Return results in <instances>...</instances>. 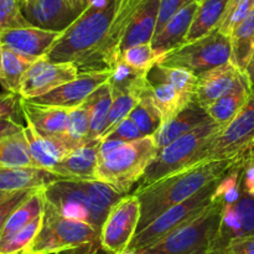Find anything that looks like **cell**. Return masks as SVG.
<instances>
[{"label": "cell", "mask_w": 254, "mask_h": 254, "mask_svg": "<svg viewBox=\"0 0 254 254\" xmlns=\"http://www.w3.org/2000/svg\"><path fill=\"white\" fill-rule=\"evenodd\" d=\"M37 60L27 59L9 49L2 52V67L0 74V84L9 93L19 94L24 76Z\"/></svg>", "instance_id": "obj_33"}, {"label": "cell", "mask_w": 254, "mask_h": 254, "mask_svg": "<svg viewBox=\"0 0 254 254\" xmlns=\"http://www.w3.org/2000/svg\"><path fill=\"white\" fill-rule=\"evenodd\" d=\"M223 178L217 179L206 185L192 197L179 203V205L173 206L163 215L159 216L156 220L149 223L145 228L138 231L129 246L128 252H143V251L153 247L171 232L203 212L206 207L212 202L216 189Z\"/></svg>", "instance_id": "obj_7"}, {"label": "cell", "mask_w": 254, "mask_h": 254, "mask_svg": "<svg viewBox=\"0 0 254 254\" xmlns=\"http://www.w3.org/2000/svg\"><path fill=\"white\" fill-rule=\"evenodd\" d=\"M14 192H15V191H14ZM11 193L12 192H7V191H0V202H2L4 200H6V198L9 197Z\"/></svg>", "instance_id": "obj_51"}, {"label": "cell", "mask_w": 254, "mask_h": 254, "mask_svg": "<svg viewBox=\"0 0 254 254\" xmlns=\"http://www.w3.org/2000/svg\"><path fill=\"white\" fill-rule=\"evenodd\" d=\"M99 144L101 139L89 141L71 151L61 163L57 164L52 173L68 180H97Z\"/></svg>", "instance_id": "obj_19"}, {"label": "cell", "mask_w": 254, "mask_h": 254, "mask_svg": "<svg viewBox=\"0 0 254 254\" xmlns=\"http://www.w3.org/2000/svg\"><path fill=\"white\" fill-rule=\"evenodd\" d=\"M45 202L64 218L89 223L92 220V206L82 180L61 179L45 188Z\"/></svg>", "instance_id": "obj_12"}, {"label": "cell", "mask_w": 254, "mask_h": 254, "mask_svg": "<svg viewBox=\"0 0 254 254\" xmlns=\"http://www.w3.org/2000/svg\"><path fill=\"white\" fill-rule=\"evenodd\" d=\"M98 241L99 231L93 226L62 217L45 202L42 227L25 254H60Z\"/></svg>", "instance_id": "obj_6"}, {"label": "cell", "mask_w": 254, "mask_h": 254, "mask_svg": "<svg viewBox=\"0 0 254 254\" xmlns=\"http://www.w3.org/2000/svg\"><path fill=\"white\" fill-rule=\"evenodd\" d=\"M197 7L198 1L189 4L188 6L181 9L178 14L174 15L169 20L168 24L163 27V30L153 37L151 49L160 57V60L166 54L185 44L186 36L190 31Z\"/></svg>", "instance_id": "obj_20"}, {"label": "cell", "mask_w": 254, "mask_h": 254, "mask_svg": "<svg viewBox=\"0 0 254 254\" xmlns=\"http://www.w3.org/2000/svg\"><path fill=\"white\" fill-rule=\"evenodd\" d=\"M223 254H254V235L230 241Z\"/></svg>", "instance_id": "obj_45"}, {"label": "cell", "mask_w": 254, "mask_h": 254, "mask_svg": "<svg viewBox=\"0 0 254 254\" xmlns=\"http://www.w3.org/2000/svg\"><path fill=\"white\" fill-rule=\"evenodd\" d=\"M231 0H201L185 44L193 42L217 30L225 17Z\"/></svg>", "instance_id": "obj_26"}, {"label": "cell", "mask_w": 254, "mask_h": 254, "mask_svg": "<svg viewBox=\"0 0 254 254\" xmlns=\"http://www.w3.org/2000/svg\"><path fill=\"white\" fill-rule=\"evenodd\" d=\"M0 168H36L25 133L0 139Z\"/></svg>", "instance_id": "obj_34"}, {"label": "cell", "mask_w": 254, "mask_h": 254, "mask_svg": "<svg viewBox=\"0 0 254 254\" xmlns=\"http://www.w3.org/2000/svg\"><path fill=\"white\" fill-rule=\"evenodd\" d=\"M25 127L15 122L11 117H4L0 118V139L9 138V136L16 135V134L22 133Z\"/></svg>", "instance_id": "obj_47"}, {"label": "cell", "mask_w": 254, "mask_h": 254, "mask_svg": "<svg viewBox=\"0 0 254 254\" xmlns=\"http://www.w3.org/2000/svg\"><path fill=\"white\" fill-rule=\"evenodd\" d=\"M197 1H198V2H200V1H201V0H197Z\"/></svg>", "instance_id": "obj_56"}, {"label": "cell", "mask_w": 254, "mask_h": 254, "mask_svg": "<svg viewBox=\"0 0 254 254\" xmlns=\"http://www.w3.org/2000/svg\"><path fill=\"white\" fill-rule=\"evenodd\" d=\"M62 32L39 27H22L0 32V44L21 56L31 60L45 57Z\"/></svg>", "instance_id": "obj_16"}, {"label": "cell", "mask_w": 254, "mask_h": 254, "mask_svg": "<svg viewBox=\"0 0 254 254\" xmlns=\"http://www.w3.org/2000/svg\"><path fill=\"white\" fill-rule=\"evenodd\" d=\"M61 176L35 168H0V191L27 190V189H42L57 180Z\"/></svg>", "instance_id": "obj_25"}, {"label": "cell", "mask_w": 254, "mask_h": 254, "mask_svg": "<svg viewBox=\"0 0 254 254\" xmlns=\"http://www.w3.org/2000/svg\"><path fill=\"white\" fill-rule=\"evenodd\" d=\"M254 235V195L241 189V195L235 202L225 203L218 233V250H225L235 238Z\"/></svg>", "instance_id": "obj_15"}, {"label": "cell", "mask_w": 254, "mask_h": 254, "mask_svg": "<svg viewBox=\"0 0 254 254\" xmlns=\"http://www.w3.org/2000/svg\"><path fill=\"white\" fill-rule=\"evenodd\" d=\"M243 73L232 62L205 72L198 76L195 102L207 111L215 102L235 88Z\"/></svg>", "instance_id": "obj_18"}, {"label": "cell", "mask_w": 254, "mask_h": 254, "mask_svg": "<svg viewBox=\"0 0 254 254\" xmlns=\"http://www.w3.org/2000/svg\"><path fill=\"white\" fill-rule=\"evenodd\" d=\"M121 59L124 64L141 73H149L160 61V57L151 49V44L130 47L122 52Z\"/></svg>", "instance_id": "obj_38"}, {"label": "cell", "mask_w": 254, "mask_h": 254, "mask_svg": "<svg viewBox=\"0 0 254 254\" xmlns=\"http://www.w3.org/2000/svg\"><path fill=\"white\" fill-rule=\"evenodd\" d=\"M69 1H71V4L73 5V6L76 7V9L79 10V7H78V0H69ZM79 11H81V10H79ZM81 12H82V11H81Z\"/></svg>", "instance_id": "obj_53"}, {"label": "cell", "mask_w": 254, "mask_h": 254, "mask_svg": "<svg viewBox=\"0 0 254 254\" xmlns=\"http://www.w3.org/2000/svg\"><path fill=\"white\" fill-rule=\"evenodd\" d=\"M78 74L79 69L74 64H56L49 61L46 57H41L32 64L24 76L19 96L27 101L37 98L73 81Z\"/></svg>", "instance_id": "obj_11"}, {"label": "cell", "mask_w": 254, "mask_h": 254, "mask_svg": "<svg viewBox=\"0 0 254 254\" xmlns=\"http://www.w3.org/2000/svg\"><path fill=\"white\" fill-rule=\"evenodd\" d=\"M30 26L17 0H0V32Z\"/></svg>", "instance_id": "obj_41"}, {"label": "cell", "mask_w": 254, "mask_h": 254, "mask_svg": "<svg viewBox=\"0 0 254 254\" xmlns=\"http://www.w3.org/2000/svg\"><path fill=\"white\" fill-rule=\"evenodd\" d=\"M2 52H4V47L0 44V74H1V67H2Z\"/></svg>", "instance_id": "obj_52"}, {"label": "cell", "mask_w": 254, "mask_h": 254, "mask_svg": "<svg viewBox=\"0 0 254 254\" xmlns=\"http://www.w3.org/2000/svg\"><path fill=\"white\" fill-rule=\"evenodd\" d=\"M20 98L19 94L14 93H1L0 94V118L4 117L15 116L17 109L20 108Z\"/></svg>", "instance_id": "obj_46"}, {"label": "cell", "mask_w": 254, "mask_h": 254, "mask_svg": "<svg viewBox=\"0 0 254 254\" xmlns=\"http://www.w3.org/2000/svg\"><path fill=\"white\" fill-rule=\"evenodd\" d=\"M247 163H253V164H254V155L252 156V158H250V159H248V160L246 161L245 164H247ZM245 164H243V165H245Z\"/></svg>", "instance_id": "obj_54"}, {"label": "cell", "mask_w": 254, "mask_h": 254, "mask_svg": "<svg viewBox=\"0 0 254 254\" xmlns=\"http://www.w3.org/2000/svg\"><path fill=\"white\" fill-rule=\"evenodd\" d=\"M237 165V160L202 161L160 179L143 189H135L133 195L140 201L141 215L138 231L163 215L173 206L192 197L206 185L227 175Z\"/></svg>", "instance_id": "obj_1"}, {"label": "cell", "mask_w": 254, "mask_h": 254, "mask_svg": "<svg viewBox=\"0 0 254 254\" xmlns=\"http://www.w3.org/2000/svg\"><path fill=\"white\" fill-rule=\"evenodd\" d=\"M144 138L143 133L139 130L138 127L135 126L133 121L129 118H126L122 121L111 133L104 135L101 140H117L122 141V143H130V141L139 140V139Z\"/></svg>", "instance_id": "obj_42"}, {"label": "cell", "mask_w": 254, "mask_h": 254, "mask_svg": "<svg viewBox=\"0 0 254 254\" xmlns=\"http://www.w3.org/2000/svg\"><path fill=\"white\" fill-rule=\"evenodd\" d=\"M39 189H27V190H20L12 192L6 200L0 202V233H1L2 228H4L5 223L10 218L15 210L21 205L24 201H26L32 193Z\"/></svg>", "instance_id": "obj_43"}, {"label": "cell", "mask_w": 254, "mask_h": 254, "mask_svg": "<svg viewBox=\"0 0 254 254\" xmlns=\"http://www.w3.org/2000/svg\"><path fill=\"white\" fill-rule=\"evenodd\" d=\"M141 94L138 93H119L114 94L113 102H112L111 111L108 114V123H107V129L104 134L102 135H107L111 133L122 121L128 118L130 112L133 111L134 107L138 104L139 99H140ZM101 138V139H102Z\"/></svg>", "instance_id": "obj_39"}, {"label": "cell", "mask_w": 254, "mask_h": 254, "mask_svg": "<svg viewBox=\"0 0 254 254\" xmlns=\"http://www.w3.org/2000/svg\"><path fill=\"white\" fill-rule=\"evenodd\" d=\"M231 57V37L215 30L196 41L184 44L170 51L163 56L158 64L188 69L198 77L210 69L230 64Z\"/></svg>", "instance_id": "obj_8"}, {"label": "cell", "mask_w": 254, "mask_h": 254, "mask_svg": "<svg viewBox=\"0 0 254 254\" xmlns=\"http://www.w3.org/2000/svg\"><path fill=\"white\" fill-rule=\"evenodd\" d=\"M151 96L164 123L175 118L184 109L195 102V97L180 93L166 82H150Z\"/></svg>", "instance_id": "obj_28"}, {"label": "cell", "mask_w": 254, "mask_h": 254, "mask_svg": "<svg viewBox=\"0 0 254 254\" xmlns=\"http://www.w3.org/2000/svg\"><path fill=\"white\" fill-rule=\"evenodd\" d=\"M17 1H19L20 6H22V5H24V4H25V2H26V0H17Z\"/></svg>", "instance_id": "obj_55"}, {"label": "cell", "mask_w": 254, "mask_h": 254, "mask_svg": "<svg viewBox=\"0 0 254 254\" xmlns=\"http://www.w3.org/2000/svg\"><path fill=\"white\" fill-rule=\"evenodd\" d=\"M22 14L31 26L64 32L81 11L69 0H26Z\"/></svg>", "instance_id": "obj_14"}, {"label": "cell", "mask_w": 254, "mask_h": 254, "mask_svg": "<svg viewBox=\"0 0 254 254\" xmlns=\"http://www.w3.org/2000/svg\"><path fill=\"white\" fill-rule=\"evenodd\" d=\"M128 118L135 123V126L138 127L144 136H154L160 130L164 121L160 112L154 103L150 84L141 93L138 104L134 107Z\"/></svg>", "instance_id": "obj_32"}, {"label": "cell", "mask_w": 254, "mask_h": 254, "mask_svg": "<svg viewBox=\"0 0 254 254\" xmlns=\"http://www.w3.org/2000/svg\"><path fill=\"white\" fill-rule=\"evenodd\" d=\"M92 206V220L93 227L101 231L104 220L111 208L123 197L111 185L99 180H82Z\"/></svg>", "instance_id": "obj_27"}, {"label": "cell", "mask_w": 254, "mask_h": 254, "mask_svg": "<svg viewBox=\"0 0 254 254\" xmlns=\"http://www.w3.org/2000/svg\"><path fill=\"white\" fill-rule=\"evenodd\" d=\"M92 1H93V0H78V7H79V10H81V11H83V10L86 9V7L88 6V5L91 4Z\"/></svg>", "instance_id": "obj_50"}, {"label": "cell", "mask_w": 254, "mask_h": 254, "mask_svg": "<svg viewBox=\"0 0 254 254\" xmlns=\"http://www.w3.org/2000/svg\"><path fill=\"white\" fill-rule=\"evenodd\" d=\"M20 109L26 123L31 124L39 133L45 135H61L66 133L71 109L41 106L22 98H20Z\"/></svg>", "instance_id": "obj_22"}, {"label": "cell", "mask_w": 254, "mask_h": 254, "mask_svg": "<svg viewBox=\"0 0 254 254\" xmlns=\"http://www.w3.org/2000/svg\"><path fill=\"white\" fill-rule=\"evenodd\" d=\"M148 81L166 82L180 93L195 97L198 84V77L188 69L156 64L148 73Z\"/></svg>", "instance_id": "obj_35"}, {"label": "cell", "mask_w": 254, "mask_h": 254, "mask_svg": "<svg viewBox=\"0 0 254 254\" xmlns=\"http://www.w3.org/2000/svg\"><path fill=\"white\" fill-rule=\"evenodd\" d=\"M208 121H211V119L207 112L201 108L196 102H193L188 108L184 109L180 114H178L175 118L164 123L160 130L154 135L159 150H161L169 144L175 141L176 139L190 133L193 129L202 126Z\"/></svg>", "instance_id": "obj_24"}, {"label": "cell", "mask_w": 254, "mask_h": 254, "mask_svg": "<svg viewBox=\"0 0 254 254\" xmlns=\"http://www.w3.org/2000/svg\"><path fill=\"white\" fill-rule=\"evenodd\" d=\"M253 9L254 0H231L225 17L217 30L221 34L231 37L236 27L251 14Z\"/></svg>", "instance_id": "obj_40"}, {"label": "cell", "mask_w": 254, "mask_h": 254, "mask_svg": "<svg viewBox=\"0 0 254 254\" xmlns=\"http://www.w3.org/2000/svg\"><path fill=\"white\" fill-rule=\"evenodd\" d=\"M253 155H254V140L250 144V145L247 146V149H246V150H245V153H243L242 155H241L240 158H238L237 163L241 164V165H243V164H245L246 161L248 160V159L252 158Z\"/></svg>", "instance_id": "obj_48"}, {"label": "cell", "mask_w": 254, "mask_h": 254, "mask_svg": "<svg viewBox=\"0 0 254 254\" xmlns=\"http://www.w3.org/2000/svg\"><path fill=\"white\" fill-rule=\"evenodd\" d=\"M254 140V91L236 118L206 145L202 161L238 160Z\"/></svg>", "instance_id": "obj_10"}, {"label": "cell", "mask_w": 254, "mask_h": 254, "mask_svg": "<svg viewBox=\"0 0 254 254\" xmlns=\"http://www.w3.org/2000/svg\"><path fill=\"white\" fill-rule=\"evenodd\" d=\"M193 1H197V0H160V9H159L155 35L159 34L163 30V27L168 24L169 20L174 15L178 14L181 9H184V7L188 6L189 4H191Z\"/></svg>", "instance_id": "obj_44"}, {"label": "cell", "mask_w": 254, "mask_h": 254, "mask_svg": "<svg viewBox=\"0 0 254 254\" xmlns=\"http://www.w3.org/2000/svg\"><path fill=\"white\" fill-rule=\"evenodd\" d=\"M89 129H91V109L83 103L77 108H72L68 114L67 129L64 136L74 149L88 144Z\"/></svg>", "instance_id": "obj_36"}, {"label": "cell", "mask_w": 254, "mask_h": 254, "mask_svg": "<svg viewBox=\"0 0 254 254\" xmlns=\"http://www.w3.org/2000/svg\"><path fill=\"white\" fill-rule=\"evenodd\" d=\"M222 129V127L208 121L159 150L156 158L148 166L138 183L136 189L146 188L176 171L202 163L206 145L212 141Z\"/></svg>", "instance_id": "obj_5"}, {"label": "cell", "mask_w": 254, "mask_h": 254, "mask_svg": "<svg viewBox=\"0 0 254 254\" xmlns=\"http://www.w3.org/2000/svg\"><path fill=\"white\" fill-rule=\"evenodd\" d=\"M45 211V188L39 189L35 191L26 201L21 203L16 210L12 212L7 222L5 223L1 233H0V242L10 236L14 235L15 232L20 231L31 223L35 218L44 215Z\"/></svg>", "instance_id": "obj_30"}, {"label": "cell", "mask_w": 254, "mask_h": 254, "mask_svg": "<svg viewBox=\"0 0 254 254\" xmlns=\"http://www.w3.org/2000/svg\"><path fill=\"white\" fill-rule=\"evenodd\" d=\"M159 9H160V0H145L143 5L136 10L122 37L119 45L121 54L133 46L151 44L155 35Z\"/></svg>", "instance_id": "obj_21"}, {"label": "cell", "mask_w": 254, "mask_h": 254, "mask_svg": "<svg viewBox=\"0 0 254 254\" xmlns=\"http://www.w3.org/2000/svg\"><path fill=\"white\" fill-rule=\"evenodd\" d=\"M112 102H113V94L109 82L102 84L84 102L91 109V129H89L88 143L101 139L106 131Z\"/></svg>", "instance_id": "obj_29"}, {"label": "cell", "mask_w": 254, "mask_h": 254, "mask_svg": "<svg viewBox=\"0 0 254 254\" xmlns=\"http://www.w3.org/2000/svg\"><path fill=\"white\" fill-rule=\"evenodd\" d=\"M119 1L93 0L62 32L45 57L56 64H74L79 69L108 36Z\"/></svg>", "instance_id": "obj_2"}, {"label": "cell", "mask_w": 254, "mask_h": 254, "mask_svg": "<svg viewBox=\"0 0 254 254\" xmlns=\"http://www.w3.org/2000/svg\"><path fill=\"white\" fill-rule=\"evenodd\" d=\"M140 201L135 195H124L109 211L99 231V245L108 254H124L138 232Z\"/></svg>", "instance_id": "obj_9"}, {"label": "cell", "mask_w": 254, "mask_h": 254, "mask_svg": "<svg viewBox=\"0 0 254 254\" xmlns=\"http://www.w3.org/2000/svg\"><path fill=\"white\" fill-rule=\"evenodd\" d=\"M254 91V84L248 74L243 73L235 88L218 99L207 109V114L211 121L217 126L227 127L236 118L241 109L246 106Z\"/></svg>", "instance_id": "obj_23"}, {"label": "cell", "mask_w": 254, "mask_h": 254, "mask_svg": "<svg viewBox=\"0 0 254 254\" xmlns=\"http://www.w3.org/2000/svg\"><path fill=\"white\" fill-rule=\"evenodd\" d=\"M44 222V215L35 218L31 223L25 226L20 231L15 232L6 240L0 242V254H25L27 248L30 247Z\"/></svg>", "instance_id": "obj_37"}, {"label": "cell", "mask_w": 254, "mask_h": 254, "mask_svg": "<svg viewBox=\"0 0 254 254\" xmlns=\"http://www.w3.org/2000/svg\"><path fill=\"white\" fill-rule=\"evenodd\" d=\"M159 153L154 136L123 143L98 160L97 180L111 185L121 195H128Z\"/></svg>", "instance_id": "obj_4"}, {"label": "cell", "mask_w": 254, "mask_h": 254, "mask_svg": "<svg viewBox=\"0 0 254 254\" xmlns=\"http://www.w3.org/2000/svg\"><path fill=\"white\" fill-rule=\"evenodd\" d=\"M223 196L213 195V200L203 212L179 227L143 254H223L218 250Z\"/></svg>", "instance_id": "obj_3"}, {"label": "cell", "mask_w": 254, "mask_h": 254, "mask_svg": "<svg viewBox=\"0 0 254 254\" xmlns=\"http://www.w3.org/2000/svg\"><path fill=\"white\" fill-rule=\"evenodd\" d=\"M112 76L111 69L102 71L79 72L73 81L60 86L59 88L49 92L37 98L29 99V102L41 106L61 107V108H77L87 101L97 88L109 81ZM27 101V99H26Z\"/></svg>", "instance_id": "obj_13"}, {"label": "cell", "mask_w": 254, "mask_h": 254, "mask_svg": "<svg viewBox=\"0 0 254 254\" xmlns=\"http://www.w3.org/2000/svg\"><path fill=\"white\" fill-rule=\"evenodd\" d=\"M29 143L30 153L37 169L51 171L61 163L71 151L76 150L69 144L64 134L61 135H45L39 133L31 124L26 123L24 129Z\"/></svg>", "instance_id": "obj_17"}, {"label": "cell", "mask_w": 254, "mask_h": 254, "mask_svg": "<svg viewBox=\"0 0 254 254\" xmlns=\"http://www.w3.org/2000/svg\"><path fill=\"white\" fill-rule=\"evenodd\" d=\"M231 42H232L231 62L241 72H246L254 51V9L236 27L231 35Z\"/></svg>", "instance_id": "obj_31"}, {"label": "cell", "mask_w": 254, "mask_h": 254, "mask_svg": "<svg viewBox=\"0 0 254 254\" xmlns=\"http://www.w3.org/2000/svg\"><path fill=\"white\" fill-rule=\"evenodd\" d=\"M246 73L248 74V77H250V79L254 84V51H253L252 57H251L250 64H248V66H247V69H246Z\"/></svg>", "instance_id": "obj_49"}]
</instances>
